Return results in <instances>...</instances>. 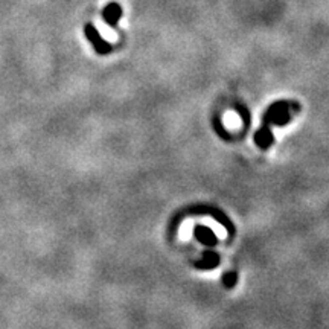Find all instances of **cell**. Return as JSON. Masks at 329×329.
<instances>
[{"mask_svg": "<svg viewBox=\"0 0 329 329\" xmlns=\"http://www.w3.org/2000/svg\"><path fill=\"white\" fill-rule=\"evenodd\" d=\"M289 121V112H288V104L286 102H276L270 107L264 118V127L268 124L274 125H285Z\"/></svg>", "mask_w": 329, "mask_h": 329, "instance_id": "1", "label": "cell"}, {"mask_svg": "<svg viewBox=\"0 0 329 329\" xmlns=\"http://www.w3.org/2000/svg\"><path fill=\"white\" fill-rule=\"evenodd\" d=\"M121 16H122V11H121V8L116 4L108 5L104 10V19H105V22L108 25H112V26H116V23L121 19Z\"/></svg>", "mask_w": 329, "mask_h": 329, "instance_id": "3", "label": "cell"}, {"mask_svg": "<svg viewBox=\"0 0 329 329\" xmlns=\"http://www.w3.org/2000/svg\"><path fill=\"white\" fill-rule=\"evenodd\" d=\"M224 285L227 288H232L236 285V274L235 273H226L224 274Z\"/></svg>", "mask_w": 329, "mask_h": 329, "instance_id": "6", "label": "cell"}, {"mask_svg": "<svg viewBox=\"0 0 329 329\" xmlns=\"http://www.w3.org/2000/svg\"><path fill=\"white\" fill-rule=\"evenodd\" d=\"M194 235L204 244H215L216 242V238L215 235L212 233V230H209L207 227H203V226H197L195 227V232Z\"/></svg>", "mask_w": 329, "mask_h": 329, "instance_id": "4", "label": "cell"}, {"mask_svg": "<svg viewBox=\"0 0 329 329\" xmlns=\"http://www.w3.org/2000/svg\"><path fill=\"white\" fill-rule=\"evenodd\" d=\"M216 264H218V256L213 254V253H207V254H204V261L200 262L198 265L203 267V268H212Z\"/></svg>", "mask_w": 329, "mask_h": 329, "instance_id": "5", "label": "cell"}, {"mask_svg": "<svg viewBox=\"0 0 329 329\" xmlns=\"http://www.w3.org/2000/svg\"><path fill=\"white\" fill-rule=\"evenodd\" d=\"M84 34H86V37L89 39V42L93 45V48H95V51H96L98 54L105 55V54H108V52H112V45H108L107 42L102 40V37L99 35L98 29H96L93 25H90V23L86 25Z\"/></svg>", "mask_w": 329, "mask_h": 329, "instance_id": "2", "label": "cell"}]
</instances>
